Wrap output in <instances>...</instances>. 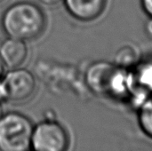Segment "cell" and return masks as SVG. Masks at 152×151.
<instances>
[{
  "label": "cell",
  "instance_id": "52a82bcc",
  "mask_svg": "<svg viewBox=\"0 0 152 151\" xmlns=\"http://www.w3.org/2000/svg\"><path fill=\"white\" fill-rule=\"evenodd\" d=\"M131 72L134 83V91L147 96L152 94V58L136 62Z\"/></svg>",
  "mask_w": 152,
  "mask_h": 151
},
{
  "label": "cell",
  "instance_id": "9a60e30c",
  "mask_svg": "<svg viewBox=\"0 0 152 151\" xmlns=\"http://www.w3.org/2000/svg\"><path fill=\"white\" fill-rule=\"evenodd\" d=\"M7 0H0V4H4V2H6Z\"/></svg>",
  "mask_w": 152,
  "mask_h": 151
},
{
  "label": "cell",
  "instance_id": "3957f363",
  "mask_svg": "<svg viewBox=\"0 0 152 151\" xmlns=\"http://www.w3.org/2000/svg\"><path fill=\"white\" fill-rule=\"evenodd\" d=\"M69 146V134L58 122L45 120L33 128L31 147L34 151H68Z\"/></svg>",
  "mask_w": 152,
  "mask_h": 151
},
{
  "label": "cell",
  "instance_id": "6da1fadb",
  "mask_svg": "<svg viewBox=\"0 0 152 151\" xmlns=\"http://www.w3.org/2000/svg\"><path fill=\"white\" fill-rule=\"evenodd\" d=\"M1 28L8 37L30 42L44 35L47 28V17L38 4L20 1L5 9L1 17Z\"/></svg>",
  "mask_w": 152,
  "mask_h": 151
},
{
  "label": "cell",
  "instance_id": "7c38bea8",
  "mask_svg": "<svg viewBox=\"0 0 152 151\" xmlns=\"http://www.w3.org/2000/svg\"><path fill=\"white\" fill-rule=\"evenodd\" d=\"M146 32L149 35V36L152 37V19L149 18V21L146 24Z\"/></svg>",
  "mask_w": 152,
  "mask_h": 151
},
{
  "label": "cell",
  "instance_id": "8fae6325",
  "mask_svg": "<svg viewBox=\"0 0 152 151\" xmlns=\"http://www.w3.org/2000/svg\"><path fill=\"white\" fill-rule=\"evenodd\" d=\"M39 4L46 6H55L62 2V0H37Z\"/></svg>",
  "mask_w": 152,
  "mask_h": 151
},
{
  "label": "cell",
  "instance_id": "9c48e42d",
  "mask_svg": "<svg viewBox=\"0 0 152 151\" xmlns=\"http://www.w3.org/2000/svg\"><path fill=\"white\" fill-rule=\"evenodd\" d=\"M7 101V90L3 75H0V103Z\"/></svg>",
  "mask_w": 152,
  "mask_h": 151
},
{
  "label": "cell",
  "instance_id": "4fadbf2b",
  "mask_svg": "<svg viewBox=\"0 0 152 151\" xmlns=\"http://www.w3.org/2000/svg\"><path fill=\"white\" fill-rule=\"evenodd\" d=\"M4 65H3V63H2V61L0 60V75L4 74Z\"/></svg>",
  "mask_w": 152,
  "mask_h": 151
},
{
  "label": "cell",
  "instance_id": "7a4b0ae2",
  "mask_svg": "<svg viewBox=\"0 0 152 151\" xmlns=\"http://www.w3.org/2000/svg\"><path fill=\"white\" fill-rule=\"evenodd\" d=\"M33 128L30 120L23 114H3L0 118V151L29 150Z\"/></svg>",
  "mask_w": 152,
  "mask_h": 151
},
{
  "label": "cell",
  "instance_id": "8992f818",
  "mask_svg": "<svg viewBox=\"0 0 152 151\" xmlns=\"http://www.w3.org/2000/svg\"><path fill=\"white\" fill-rule=\"evenodd\" d=\"M28 55L29 49L25 41L7 36L0 44V60L9 69L22 67Z\"/></svg>",
  "mask_w": 152,
  "mask_h": 151
},
{
  "label": "cell",
  "instance_id": "30bf717a",
  "mask_svg": "<svg viewBox=\"0 0 152 151\" xmlns=\"http://www.w3.org/2000/svg\"><path fill=\"white\" fill-rule=\"evenodd\" d=\"M141 4L144 12L152 19V0H141Z\"/></svg>",
  "mask_w": 152,
  "mask_h": 151
},
{
  "label": "cell",
  "instance_id": "277c9868",
  "mask_svg": "<svg viewBox=\"0 0 152 151\" xmlns=\"http://www.w3.org/2000/svg\"><path fill=\"white\" fill-rule=\"evenodd\" d=\"M3 77L7 90V101L23 103L35 95L37 82L34 74L22 67L9 69Z\"/></svg>",
  "mask_w": 152,
  "mask_h": 151
},
{
  "label": "cell",
  "instance_id": "5bb4252c",
  "mask_svg": "<svg viewBox=\"0 0 152 151\" xmlns=\"http://www.w3.org/2000/svg\"><path fill=\"white\" fill-rule=\"evenodd\" d=\"M3 108H2V105H1V103H0V118H1V117L3 116Z\"/></svg>",
  "mask_w": 152,
  "mask_h": 151
},
{
  "label": "cell",
  "instance_id": "ba28073f",
  "mask_svg": "<svg viewBox=\"0 0 152 151\" xmlns=\"http://www.w3.org/2000/svg\"><path fill=\"white\" fill-rule=\"evenodd\" d=\"M138 119L142 131L152 138V94L140 105Z\"/></svg>",
  "mask_w": 152,
  "mask_h": 151
},
{
  "label": "cell",
  "instance_id": "5b68a950",
  "mask_svg": "<svg viewBox=\"0 0 152 151\" xmlns=\"http://www.w3.org/2000/svg\"><path fill=\"white\" fill-rule=\"evenodd\" d=\"M108 0H62L67 12L76 20L91 22L105 11Z\"/></svg>",
  "mask_w": 152,
  "mask_h": 151
}]
</instances>
